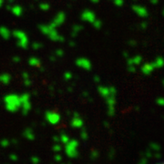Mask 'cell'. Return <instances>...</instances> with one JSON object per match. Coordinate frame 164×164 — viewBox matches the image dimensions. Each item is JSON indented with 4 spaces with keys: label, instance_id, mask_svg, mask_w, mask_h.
Segmentation results:
<instances>
[{
    "label": "cell",
    "instance_id": "obj_7",
    "mask_svg": "<svg viewBox=\"0 0 164 164\" xmlns=\"http://www.w3.org/2000/svg\"><path fill=\"white\" fill-rule=\"evenodd\" d=\"M76 65L78 68L85 69V70H90L92 68L91 62L86 58H78L76 60Z\"/></svg>",
    "mask_w": 164,
    "mask_h": 164
},
{
    "label": "cell",
    "instance_id": "obj_16",
    "mask_svg": "<svg viewBox=\"0 0 164 164\" xmlns=\"http://www.w3.org/2000/svg\"><path fill=\"white\" fill-rule=\"evenodd\" d=\"M83 27L80 26V25H75V26H73L72 27V32H71V37H75L78 36V34L82 30Z\"/></svg>",
    "mask_w": 164,
    "mask_h": 164
},
{
    "label": "cell",
    "instance_id": "obj_12",
    "mask_svg": "<svg viewBox=\"0 0 164 164\" xmlns=\"http://www.w3.org/2000/svg\"><path fill=\"white\" fill-rule=\"evenodd\" d=\"M10 10H11V12H12V14L14 15V16H16V17H20V16H22V14H23L22 7L18 6V5H16V6L11 7Z\"/></svg>",
    "mask_w": 164,
    "mask_h": 164
},
{
    "label": "cell",
    "instance_id": "obj_3",
    "mask_svg": "<svg viewBox=\"0 0 164 164\" xmlns=\"http://www.w3.org/2000/svg\"><path fill=\"white\" fill-rule=\"evenodd\" d=\"M11 35L17 40V46L19 48H21L23 49L27 48L28 45H29V40H28L27 34L24 31L16 29V30H14L11 33Z\"/></svg>",
    "mask_w": 164,
    "mask_h": 164
},
{
    "label": "cell",
    "instance_id": "obj_2",
    "mask_svg": "<svg viewBox=\"0 0 164 164\" xmlns=\"http://www.w3.org/2000/svg\"><path fill=\"white\" fill-rule=\"evenodd\" d=\"M39 29L40 31L47 35L49 39H51L52 41H56V42H63L64 41V37L58 34L57 31V29L55 27H52L50 25H40L39 26Z\"/></svg>",
    "mask_w": 164,
    "mask_h": 164
},
{
    "label": "cell",
    "instance_id": "obj_9",
    "mask_svg": "<svg viewBox=\"0 0 164 164\" xmlns=\"http://www.w3.org/2000/svg\"><path fill=\"white\" fill-rule=\"evenodd\" d=\"M46 120L50 123V124H57L59 122L60 120V116H59V114L54 112V111H48L46 113Z\"/></svg>",
    "mask_w": 164,
    "mask_h": 164
},
{
    "label": "cell",
    "instance_id": "obj_8",
    "mask_svg": "<svg viewBox=\"0 0 164 164\" xmlns=\"http://www.w3.org/2000/svg\"><path fill=\"white\" fill-rule=\"evenodd\" d=\"M81 19L84 22H88V23H93L96 20V15L93 11L89 10V9H87V10L83 11V13L81 14Z\"/></svg>",
    "mask_w": 164,
    "mask_h": 164
},
{
    "label": "cell",
    "instance_id": "obj_17",
    "mask_svg": "<svg viewBox=\"0 0 164 164\" xmlns=\"http://www.w3.org/2000/svg\"><path fill=\"white\" fill-rule=\"evenodd\" d=\"M154 68L153 65H151V64H146V65H144L141 68V70L144 74H150L152 69Z\"/></svg>",
    "mask_w": 164,
    "mask_h": 164
},
{
    "label": "cell",
    "instance_id": "obj_24",
    "mask_svg": "<svg viewBox=\"0 0 164 164\" xmlns=\"http://www.w3.org/2000/svg\"><path fill=\"white\" fill-rule=\"evenodd\" d=\"M24 84H25V86H30L31 85V81H30V79L27 78V79H24Z\"/></svg>",
    "mask_w": 164,
    "mask_h": 164
},
{
    "label": "cell",
    "instance_id": "obj_27",
    "mask_svg": "<svg viewBox=\"0 0 164 164\" xmlns=\"http://www.w3.org/2000/svg\"><path fill=\"white\" fill-rule=\"evenodd\" d=\"M94 80H95L96 82H99L100 81V78H99L98 76H95L94 77Z\"/></svg>",
    "mask_w": 164,
    "mask_h": 164
},
{
    "label": "cell",
    "instance_id": "obj_4",
    "mask_svg": "<svg viewBox=\"0 0 164 164\" xmlns=\"http://www.w3.org/2000/svg\"><path fill=\"white\" fill-rule=\"evenodd\" d=\"M20 99H21L22 112L24 115H27L31 108V104H30V101H29V94H27V93L23 94L22 96H20Z\"/></svg>",
    "mask_w": 164,
    "mask_h": 164
},
{
    "label": "cell",
    "instance_id": "obj_25",
    "mask_svg": "<svg viewBox=\"0 0 164 164\" xmlns=\"http://www.w3.org/2000/svg\"><path fill=\"white\" fill-rule=\"evenodd\" d=\"M22 78H23L24 79H27V78H29V74H28L27 72H24V73L22 74Z\"/></svg>",
    "mask_w": 164,
    "mask_h": 164
},
{
    "label": "cell",
    "instance_id": "obj_10",
    "mask_svg": "<svg viewBox=\"0 0 164 164\" xmlns=\"http://www.w3.org/2000/svg\"><path fill=\"white\" fill-rule=\"evenodd\" d=\"M0 36H1L4 39L7 40V39H9L11 37V32L6 27H0Z\"/></svg>",
    "mask_w": 164,
    "mask_h": 164
},
{
    "label": "cell",
    "instance_id": "obj_14",
    "mask_svg": "<svg viewBox=\"0 0 164 164\" xmlns=\"http://www.w3.org/2000/svg\"><path fill=\"white\" fill-rule=\"evenodd\" d=\"M72 126L73 127H75V128H79V127H81L82 126V120L80 118H79L78 116V114H75V117H74V118L72 120Z\"/></svg>",
    "mask_w": 164,
    "mask_h": 164
},
{
    "label": "cell",
    "instance_id": "obj_22",
    "mask_svg": "<svg viewBox=\"0 0 164 164\" xmlns=\"http://www.w3.org/2000/svg\"><path fill=\"white\" fill-rule=\"evenodd\" d=\"M114 4L117 7H122L124 4V0H114Z\"/></svg>",
    "mask_w": 164,
    "mask_h": 164
},
{
    "label": "cell",
    "instance_id": "obj_19",
    "mask_svg": "<svg viewBox=\"0 0 164 164\" xmlns=\"http://www.w3.org/2000/svg\"><path fill=\"white\" fill-rule=\"evenodd\" d=\"M92 24H93V27L96 29H100L102 27V22L100 20H98V19H96V20L94 21Z\"/></svg>",
    "mask_w": 164,
    "mask_h": 164
},
{
    "label": "cell",
    "instance_id": "obj_1",
    "mask_svg": "<svg viewBox=\"0 0 164 164\" xmlns=\"http://www.w3.org/2000/svg\"><path fill=\"white\" fill-rule=\"evenodd\" d=\"M4 102L6 108L10 112H16L21 108L20 96L17 94H9L4 98Z\"/></svg>",
    "mask_w": 164,
    "mask_h": 164
},
{
    "label": "cell",
    "instance_id": "obj_5",
    "mask_svg": "<svg viewBox=\"0 0 164 164\" xmlns=\"http://www.w3.org/2000/svg\"><path fill=\"white\" fill-rule=\"evenodd\" d=\"M66 20V15L64 12H59L57 14V16L54 17V19L52 20V22L49 24L52 27L57 28L58 27L61 26V25L65 22Z\"/></svg>",
    "mask_w": 164,
    "mask_h": 164
},
{
    "label": "cell",
    "instance_id": "obj_28",
    "mask_svg": "<svg viewBox=\"0 0 164 164\" xmlns=\"http://www.w3.org/2000/svg\"><path fill=\"white\" fill-rule=\"evenodd\" d=\"M75 42H73V41H70V42H69V46H70V47H75Z\"/></svg>",
    "mask_w": 164,
    "mask_h": 164
},
{
    "label": "cell",
    "instance_id": "obj_18",
    "mask_svg": "<svg viewBox=\"0 0 164 164\" xmlns=\"http://www.w3.org/2000/svg\"><path fill=\"white\" fill-rule=\"evenodd\" d=\"M39 8H40L42 11H48L49 10V8H50V6H49V4L48 3H41L39 5Z\"/></svg>",
    "mask_w": 164,
    "mask_h": 164
},
{
    "label": "cell",
    "instance_id": "obj_23",
    "mask_svg": "<svg viewBox=\"0 0 164 164\" xmlns=\"http://www.w3.org/2000/svg\"><path fill=\"white\" fill-rule=\"evenodd\" d=\"M56 55L58 58H62L64 56V51L62 50V49H57V50H56Z\"/></svg>",
    "mask_w": 164,
    "mask_h": 164
},
{
    "label": "cell",
    "instance_id": "obj_20",
    "mask_svg": "<svg viewBox=\"0 0 164 164\" xmlns=\"http://www.w3.org/2000/svg\"><path fill=\"white\" fill-rule=\"evenodd\" d=\"M42 48V44L41 43H38V42H35V43H33L32 44V48L33 49H40Z\"/></svg>",
    "mask_w": 164,
    "mask_h": 164
},
{
    "label": "cell",
    "instance_id": "obj_13",
    "mask_svg": "<svg viewBox=\"0 0 164 164\" xmlns=\"http://www.w3.org/2000/svg\"><path fill=\"white\" fill-rule=\"evenodd\" d=\"M10 80H11V76L9 75V74L3 73V74L0 75V82L5 84V85H7V84H9Z\"/></svg>",
    "mask_w": 164,
    "mask_h": 164
},
{
    "label": "cell",
    "instance_id": "obj_31",
    "mask_svg": "<svg viewBox=\"0 0 164 164\" xmlns=\"http://www.w3.org/2000/svg\"><path fill=\"white\" fill-rule=\"evenodd\" d=\"M3 2H4V0H0V7H2V5H3Z\"/></svg>",
    "mask_w": 164,
    "mask_h": 164
},
{
    "label": "cell",
    "instance_id": "obj_15",
    "mask_svg": "<svg viewBox=\"0 0 164 164\" xmlns=\"http://www.w3.org/2000/svg\"><path fill=\"white\" fill-rule=\"evenodd\" d=\"M28 64L32 67H40L41 66V61L40 59L37 58H30L28 59Z\"/></svg>",
    "mask_w": 164,
    "mask_h": 164
},
{
    "label": "cell",
    "instance_id": "obj_26",
    "mask_svg": "<svg viewBox=\"0 0 164 164\" xmlns=\"http://www.w3.org/2000/svg\"><path fill=\"white\" fill-rule=\"evenodd\" d=\"M13 61L16 62V63H18L19 61H20V58H19V57H14L13 58Z\"/></svg>",
    "mask_w": 164,
    "mask_h": 164
},
{
    "label": "cell",
    "instance_id": "obj_34",
    "mask_svg": "<svg viewBox=\"0 0 164 164\" xmlns=\"http://www.w3.org/2000/svg\"><path fill=\"white\" fill-rule=\"evenodd\" d=\"M161 164H164V162H163V163H161Z\"/></svg>",
    "mask_w": 164,
    "mask_h": 164
},
{
    "label": "cell",
    "instance_id": "obj_32",
    "mask_svg": "<svg viewBox=\"0 0 164 164\" xmlns=\"http://www.w3.org/2000/svg\"><path fill=\"white\" fill-rule=\"evenodd\" d=\"M11 8V6H7V9H8V10H10Z\"/></svg>",
    "mask_w": 164,
    "mask_h": 164
},
{
    "label": "cell",
    "instance_id": "obj_11",
    "mask_svg": "<svg viewBox=\"0 0 164 164\" xmlns=\"http://www.w3.org/2000/svg\"><path fill=\"white\" fill-rule=\"evenodd\" d=\"M133 10L137 15H139L140 17H147V10L142 7H139V6H133Z\"/></svg>",
    "mask_w": 164,
    "mask_h": 164
},
{
    "label": "cell",
    "instance_id": "obj_21",
    "mask_svg": "<svg viewBox=\"0 0 164 164\" xmlns=\"http://www.w3.org/2000/svg\"><path fill=\"white\" fill-rule=\"evenodd\" d=\"M64 78H65L66 80H70V79L73 78V76L70 72H66L65 74H64Z\"/></svg>",
    "mask_w": 164,
    "mask_h": 164
},
{
    "label": "cell",
    "instance_id": "obj_30",
    "mask_svg": "<svg viewBox=\"0 0 164 164\" xmlns=\"http://www.w3.org/2000/svg\"><path fill=\"white\" fill-rule=\"evenodd\" d=\"M90 1H91L92 3H94V4H97V3L99 2V0H90Z\"/></svg>",
    "mask_w": 164,
    "mask_h": 164
},
{
    "label": "cell",
    "instance_id": "obj_29",
    "mask_svg": "<svg viewBox=\"0 0 164 164\" xmlns=\"http://www.w3.org/2000/svg\"><path fill=\"white\" fill-rule=\"evenodd\" d=\"M49 59H50L51 61H56V58L53 57V56H51L50 58H49Z\"/></svg>",
    "mask_w": 164,
    "mask_h": 164
},
{
    "label": "cell",
    "instance_id": "obj_6",
    "mask_svg": "<svg viewBox=\"0 0 164 164\" xmlns=\"http://www.w3.org/2000/svg\"><path fill=\"white\" fill-rule=\"evenodd\" d=\"M98 93L100 94V96H102L103 98H108L109 96L111 95H115L116 94V89L114 88L113 87L110 88H107V87H104V86H99L98 88Z\"/></svg>",
    "mask_w": 164,
    "mask_h": 164
},
{
    "label": "cell",
    "instance_id": "obj_33",
    "mask_svg": "<svg viewBox=\"0 0 164 164\" xmlns=\"http://www.w3.org/2000/svg\"><path fill=\"white\" fill-rule=\"evenodd\" d=\"M8 2H9V3H13L14 0H8Z\"/></svg>",
    "mask_w": 164,
    "mask_h": 164
}]
</instances>
